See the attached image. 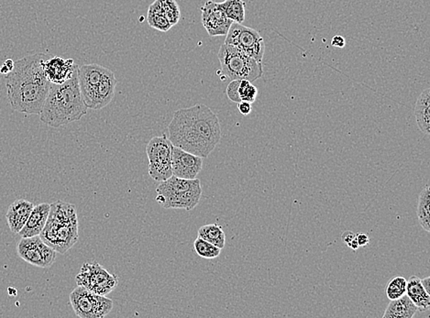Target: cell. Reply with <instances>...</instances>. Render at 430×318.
<instances>
[{
	"label": "cell",
	"mask_w": 430,
	"mask_h": 318,
	"mask_svg": "<svg viewBox=\"0 0 430 318\" xmlns=\"http://www.w3.org/2000/svg\"><path fill=\"white\" fill-rule=\"evenodd\" d=\"M165 17L172 26L179 23L181 18V11L179 3L176 0H160Z\"/></svg>",
	"instance_id": "obj_28"
},
{
	"label": "cell",
	"mask_w": 430,
	"mask_h": 318,
	"mask_svg": "<svg viewBox=\"0 0 430 318\" xmlns=\"http://www.w3.org/2000/svg\"><path fill=\"white\" fill-rule=\"evenodd\" d=\"M238 93L241 101L254 103L256 101L258 96L257 87L252 85L248 80H241L239 82Z\"/></svg>",
	"instance_id": "obj_29"
},
{
	"label": "cell",
	"mask_w": 430,
	"mask_h": 318,
	"mask_svg": "<svg viewBox=\"0 0 430 318\" xmlns=\"http://www.w3.org/2000/svg\"><path fill=\"white\" fill-rule=\"evenodd\" d=\"M43 71L50 83L60 85L69 80L79 69L73 59H64L55 56L43 62Z\"/></svg>",
	"instance_id": "obj_15"
},
{
	"label": "cell",
	"mask_w": 430,
	"mask_h": 318,
	"mask_svg": "<svg viewBox=\"0 0 430 318\" xmlns=\"http://www.w3.org/2000/svg\"><path fill=\"white\" fill-rule=\"evenodd\" d=\"M51 204L48 203H42L34 205L32 212H30L29 218L24 227L18 232L21 238H30V237L40 236L45 227L46 221L48 220Z\"/></svg>",
	"instance_id": "obj_16"
},
{
	"label": "cell",
	"mask_w": 430,
	"mask_h": 318,
	"mask_svg": "<svg viewBox=\"0 0 430 318\" xmlns=\"http://www.w3.org/2000/svg\"><path fill=\"white\" fill-rule=\"evenodd\" d=\"M13 67L14 61L11 60V59H7V60L4 62V64L1 65V67H0V74H3V76H6V74L11 73L12 69H13Z\"/></svg>",
	"instance_id": "obj_32"
},
{
	"label": "cell",
	"mask_w": 430,
	"mask_h": 318,
	"mask_svg": "<svg viewBox=\"0 0 430 318\" xmlns=\"http://www.w3.org/2000/svg\"><path fill=\"white\" fill-rule=\"evenodd\" d=\"M108 69V68L96 64H84L79 67L77 76H79L80 91L87 108H89L96 86L101 83Z\"/></svg>",
	"instance_id": "obj_14"
},
{
	"label": "cell",
	"mask_w": 430,
	"mask_h": 318,
	"mask_svg": "<svg viewBox=\"0 0 430 318\" xmlns=\"http://www.w3.org/2000/svg\"><path fill=\"white\" fill-rule=\"evenodd\" d=\"M199 238L205 239V242L211 243L216 247L222 249L226 244V235L222 227L216 223L208 224L201 227L198 229Z\"/></svg>",
	"instance_id": "obj_23"
},
{
	"label": "cell",
	"mask_w": 430,
	"mask_h": 318,
	"mask_svg": "<svg viewBox=\"0 0 430 318\" xmlns=\"http://www.w3.org/2000/svg\"><path fill=\"white\" fill-rule=\"evenodd\" d=\"M49 58L48 55L35 54L14 62L13 69L5 76L8 101L13 110L40 115L51 86L43 67Z\"/></svg>",
	"instance_id": "obj_2"
},
{
	"label": "cell",
	"mask_w": 430,
	"mask_h": 318,
	"mask_svg": "<svg viewBox=\"0 0 430 318\" xmlns=\"http://www.w3.org/2000/svg\"><path fill=\"white\" fill-rule=\"evenodd\" d=\"M148 23L154 29L160 30L162 33H167L172 28L169 21L165 17L163 8H162L160 0H155L148 9Z\"/></svg>",
	"instance_id": "obj_22"
},
{
	"label": "cell",
	"mask_w": 430,
	"mask_h": 318,
	"mask_svg": "<svg viewBox=\"0 0 430 318\" xmlns=\"http://www.w3.org/2000/svg\"><path fill=\"white\" fill-rule=\"evenodd\" d=\"M342 241H344L346 244H348L349 242H351L352 241V239H355V237H356V235H355V234L352 232H345L344 234H342Z\"/></svg>",
	"instance_id": "obj_35"
},
{
	"label": "cell",
	"mask_w": 430,
	"mask_h": 318,
	"mask_svg": "<svg viewBox=\"0 0 430 318\" xmlns=\"http://www.w3.org/2000/svg\"><path fill=\"white\" fill-rule=\"evenodd\" d=\"M173 147L172 142L164 134L154 137L148 143L146 154L149 161V176L157 182H163L173 176Z\"/></svg>",
	"instance_id": "obj_7"
},
{
	"label": "cell",
	"mask_w": 430,
	"mask_h": 318,
	"mask_svg": "<svg viewBox=\"0 0 430 318\" xmlns=\"http://www.w3.org/2000/svg\"><path fill=\"white\" fill-rule=\"evenodd\" d=\"M194 249L199 257L207 259V260H213V259L219 257L221 254L220 248L205 242V239L199 238V237L196 238L194 242Z\"/></svg>",
	"instance_id": "obj_27"
},
{
	"label": "cell",
	"mask_w": 430,
	"mask_h": 318,
	"mask_svg": "<svg viewBox=\"0 0 430 318\" xmlns=\"http://www.w3.org/2000/svg\"><path fill=\"white\" fill-rule=\"evenodd\" d=\"M217 57L220 62L221 72L230 81L248 80L254 83L263 76L261 62L245 55L235 46L224 43L220 46Z\"/></svg>",
	"instance_id": "obj_6"
},
{
	"label": "cell",
	"mask_w": 430,
	"mask_h": 318,
	"mask_svg": "<svg viewBox=\"0 0 430 318\" xmlns=\"http://www.w3.org/2000/svg\"><path fill=\"white\" fill-rule=\"evenodd\" d=\"M87 109L77 71L67 82L60 85L51 83L40 118L50 127H60L80 120L87 114Z\"/></svg>",
	"instance_id": "obj_3"
},
{
	"label": "cell",
	"mask_w": 430,
	"mask_h": 318,
	"mask_svg": "<svg viewBox=\"0 0 430 318\" xmlns=\"http://www.w3.org/2000/svg\"><path fill=\"white\" fill-rule=\"evenodd\" d=\"M203 167V158L174 146L172 151L173 176L192 180L198 177Z\"/></svg>",
	"instance_id": "obj_13"
},
{
	"label": "cell",
	"mask_w": 430,
	"mask_h": 318,
	"mask_svg": "<svg viewBox=\"0 0 430 318\" xmlns=\"http://www.w3.org/2000/svg\"><path fill=\"white\" fill-rule=\"evenodd\" d=\"M423 288H425L426 291L430 295V277H426L425 279L421 280Z\"/></svg>",
	"instance_id": "obj_36"
},
{
	"label": "cell",
	"mask_w": 430,
	"mask_h": 318,
	"mask_svg": "<svg viewBox=\"0 0 430 318\" xmlns=\"http://www.w3.org/2000/svg\"><path fill=\"white\" fill-rule=\"evenodd\" d=\"M225 43L237 47L259 62H263L266 45L257 30L233 23L226 35Z\"/></svg>",
	"instance_id": "obj_10"
},
{
	"label": "cell",
	"mask_w": 430,
	"mask_h": 318,
	"mask_svg": "<svg viewBox=\"0 0 430 318\" xmlns=\"http://www.w3.org/2000/svg\"><path fill=\"white\" fill-rule=\"evenodd\" d=\"M77 285L99 295H108L114 291L118 283V277L108 273L102 265L96 263H86L76 277Z\"/></svg>",
	"instance_id": "obj_9"
},
{
	"label": "cell",
	"mask_w": 430,
	"mask_h": 318,
	"mask_svg": "<svg viewBox=\"0 0 430 318\" xmlns=\"http://www.w3.org/2000/svg\"><path fill=\"white\" fill-rule=\"evenodd\" d=\"M347 245L348 247H350L351 249H353V251H356V249H359V244H358V242L356 241V237H355V239H352L351 242H349Z\"/></svg>",
	"instance_id": "obj_37"
},
{
	"label": "cell",
	"mask_w": 430,
	"mask_h": 318,
	"mask_svg": "<svg viewBox=\"0 0 430 318\" xmlns=\"http://www.w3.org/2000/svg\"><path fill=\"white\" fill-rule=\"evenodd\" d=\"M227 17L233 23L242 24L245 21V2L243 0H225L220 3Z\"/></svg>",
	"instance_id": "obj_25"
},
{
	"label": "cell",
	"mask_w": 430,
	"mask_h": 318,
	"mask_svg": "<svg viewBox=\"0 0 430 318\" xmlns=\"http://www.w3.org/2000/svg\"><path fill=\"white\" fill-rule=\"evenodd\" d=\"M419 308L414 305L407 295L391 300L383 314V318H412Z\"/></svg>",
	"instance_id": "obj_20"
},
{
	"label": "cell",
	"mask_w": 430,
	"mask_h": 318,
	"mask_svg": "<svg viewBox=\"0 0 430 318\" xmlns=\"http://www.w3.org/2000/svg\"><path fill=\"white\" fill-rule=\"evenodd\" d=\"M9 295H11V296H12L13 295H14V296L16 295H17V290L15 289V288H9Z\"/></svg>",
	"instance_id": "obj_38"
},
{
	"label": "cell",
	"mask_w": 430,
	"mask_h": 318,
	"mask_svg": "<svg viewBox=\"0 0 430 318\" xmlns=\"http://www.w3.org/2000/svg\"><path fill=\"white\" fill-rule=\"evenodd\" d=\"M69 300L77 316L80 318H103L113 310V301L77 285L71 293Z\"/></svg>",
	"instance_id": "obj_8"
},
{
	"label": "cell",
	"mask_w": 430,
	"mask_h": 318,
	"mask_svg": "<svg viewBox=\"0 0 430 318\" xmlns=\"http://www.w3.org/2000/svg\"><path fill=\"white\" fill-rule=\"evenodd\" d=\"M332 45L336 47V48H344L346 45V40L344 37L336 35L333 37L332 40Z\"/></svg>",
	"instance_id": "obj_34"
},
{
	"label": "cell",
	"mask_w": 430,
	"mask_h": 318,
	"mask_svg": "<svg viewBox=\"0 0 430 318\" xmlns=\"http://www.w3.org/2000/svg\"><path fill=\"white\" fill-rule=\"evenodd\" d=\"M406 295L419 310H426L430 307V295L423 288L419 277L414 276L407 280Z\"/></svg>",
	"instance_id": "obj_21"
},
{
	"label": "cell",
	"mask_w": 430,
	"mask_h": 318,
	"mask_svg": "<svg viewBox=\"0 0 430 318\" xmlns=\"http://www.w3.org/2000/svg\"><path fill=\"white\" fill-rule=\"evenodd\" d=\"M168 132L174 146L201 158L210 155L222 136L219 118L204 104L174 111Z\"/></svg>",
	"instance_id": "obj_1"
},
{
	"label": "cell",
	"mask_w": 430,
	"mask_h": 318,
	"mask_svg": "<svg viewBox=\"0 0 430 318\" xmlns=\"http://www.w3.org/2000/svg\"><path fill=\"white\" fill-rule=\"evenodd\" d=\"M417 216L420 226L426 232H430V188L426 185L424 187L417 203Z\"/></svg>",
	"instance_id": "obj_24"
},
{
	"label": "cell",
	"mask_w": 430,
	"mask_h": 318,
	"mask_svg": "<svg viewBox=\"0 0 430 318\" xmlns=\"http://www.w3.org/2000/svg\"><path fill=\"white\" fill-rule=\"evenodd\" d=\"M157 193L155 200L165 210H193L201 199L200 180L182 179L173 176L160 182Z\"/></svg>",
	"instance_id": "obj_5"
},
{
	"label": "cell",
	"mask_w": 430,
	"mask_h": 318,
	"mask_svg": "<svg viewBox=\"0 0 430 318\" xmlns=\"http://www.w3.org/2000/svg\"><path fill=\"white\" fill-rule=\"evenodd\" d=\"M18 257L26 263L40 268H49L55 263L56 252L43 242L40 236L21 238L17 245Z\"/></svg>",
	"instance_id": "obj_11"
},
{
	"label": "cell",
	"mask_w": 430,
	"mask_h": 318,
	"mask_svg": "<svg viewBox=\"0 0 430 318\" xmlns=\"http://www.w3.org/2000/svg\"><path fill=\"white\" fill-rule=\"evenodd\" d=\"M117 83L118 81L113 72L108 69L101 83L96 86L89 108L98 110V109L107 107L113 101Z\"/></svg>",
	"instance_id": "obj_17"
},
{
	"label": "cell",
	"mask_w": 430,
	"mask_h": 318,
	"mask_svg": "<svg viewBox=\"0 0 430 318\" xmlns=\"http://www.w3.org/2000/svg\"><path fill=\"white\" fill-rule=\"evenodd\" d=\"M34 205L32 202L20 199L9 205L6 218L9 229L13 233H18L27 222Z\"/></svg>",
	"instance_id": "obj_18"
},
{
	"label": "cell",
	"mask_w": 430,
	"mask_h": 318,
	"mask_svg": "<svg viewBox=\"0 0 430 318\" xmlns=\"http://www.w3.org/2000/svg\"><path fill=\"white\" fill-rule=\"evenodd\" d=\"M40 237L59 254H64L73 248L79 239L76 205L64 201L52 203L48 220Z\"/></svg>",
	"instance_id": "obj_4"
},
{
	"label": "cell",
	"mask_w": 430,
	"mask_h": 318,
	"mask_svg": "<svg viewBox=\"0 0 430 318\" xmlns=\"http://www.w3.org/2000/svg\"><path fill=\"white\" fill-rule=\"evenodd\" d=\"M414 117L417 126L423 135L429 137L430 134V89H426L420 93L416 106H414Z\"/></svg>",
	"instance_id": "obj_19"
},
{
	"label": "cell",
	"mask_w": 430,
	"mask_h": 318,
	"mask_svg": "<svg viewBox=\"0 0 430 318\" xmlns=\"http://www.w3.org/2000/svg\"><path fill=\"white\" fill-rule=\"evenodd\" d=\"M356 241L359 247H366L370 243L369 237L366 233H358L356 235Z\"/></svg>",
	"instance_id": "obj_33"
},
{
	"label": "cell",
	"mask_w": 430,
	"mask_h": 318,
	"mask_svg": "<svg viewBox=\"0 0 430 318\" xmlns=\"http://www.w3.org/2000/svg\"><path fill=\"white\" fill-rule=\"evenodd\" d=\"M241 80H232L227 87V96L232 102H241L239 99L238 89Z\"/></svg>",
	"instance_id": "obj_30"
},
{
	"label": "cell",
	"mask_w": 430,
	"mask_h": 318,
	"mask_svg": "<svg viewBox=\"0 0 430 318\" xmlns=\"http://www.w3.org/2000/svg\"><path fill=\"white\" fill-rule=\"evenodd\" d=\"M201 21L211 37L226 36L233 21L224 13L220 3L208 0L201 7Z\"/></svg>",
	"instance_id": "obj_12"
},
{
	"label": "cell",
	"mask_w": 430,
	"mask_h": 318,
	"mask_svg": "<svg viewBox=\"0 0 430 318\" xmlns=\"http://www.w3.org/2000/svg\"><path fill=\"white\" fill-rule=\"evenodd\" d=\"M238 109L239 113L243 115V116H248V115L251 114L252 110L251 103L241 101L238 103Z\"/></svg>",
	"instance_id": "obj_31"
},
{
	"label": "cell",
	"mask_w": 430,
	"mask_h": 318,
	"mask_svg": "<svg viewBox=\"0 0 430 318\" xmlns=\"http://www.w3.org/2000/svg\"><path fill=\"white\" fill-rule=\"evenodd\" d=\"M407 280L402 276L395 277L390 280L385 288V295L389 300H395L406 295Z\"/></svg>",
	"instance_id": "obj_26"
}]
</instances>
